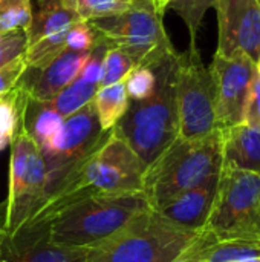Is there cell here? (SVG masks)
<instances>
[{
    "instance_id": "cell-14",
    "label": "cell",
    "mask_w": 260,
    "mask_h": 262,
    "mask_svg": "<svg viewBox=\"0 0 260 262\" xmlns=\"http://www.w3.org/2000/svg\"><path fill=\"white\" fill-rule=\"evenodd\" d=\"M218 184L219 175L210 177L199 186L178 195L156 212L172 224L199 233L208 221L218 192Z\"/></svg>"
},
{
    "instance_id": "cell-28",
    "label": "cell",
    "mask_w": 260,
    "mask_h": 262,
    "mask_svg": "<svg viewBox=\"0 0 260 262\" xmlns=\"http://www.w3.org/2000/svg\"><path fill=\"white\" fill-rule=\"evenodd\" d=\"M26 48H28V37L25 29L0 34V68L25 55Z\"/></svg>"
},
{
    "instance_id": "cell-27",
    "label": "cell",
    "mask_w": 260,
    "mask_h": 262,
    "mask_svg": "<svg viewBox=\"0 0 260 262\" xmlns=\"http://www.w3.org/2000/svg\"><path fill=\"white\" fill-rule=\"evenodd\" d=\"M127 95L132 101H139L152 95L156 84V77L152 68L135 66L124 80Z\"/></svg>"
},
{
    "instance_id": "cell-15",
    "label": "cell",
    "mask_w": 260,
    "mask_h": 262,
    "mask_svg": "<svg viewBox=\"0 0 260 262\" xmlns=\"http://www.w3.org/2000/svg\"><path fill=\"white\" fill-rule=\"evenodd\" d=\"M87 253L89 250L51 244L46 232H26L8 238L3 262H84Z\"/></svg>"
},
{
    "instance_id": "cell-20",
    "label": "cell",
    "mask_w": 260,
    "mask_h": 262,
    "mask_svg": "<svg viewBox=\"0 0 260 262\" xmlns=\"http://www.w3.org/2000/svg\"><path fill=\"white\" fill-rule=\"evenodd\" d=\"M100 86L87 83L81 78L74 80L69 86H66L63 91H60L52 100H49V104L63 117L67 118L72 114L83 109L86 104H89Z\"/></svg>"
},
{
    "instance_id": "cell-17",
    "label": "cell",
    "mask_w": 260,
    "mask_h": 262,
    "mask_svg": "<svg viewBox=\"0 0 260 262\" xmlns=\"http://www.w3.org/2000/svg\"><path fill=\"white\" fill-rule=\"evenodd\" d=\"M78 21H81L80 15L66 0H38V8L32 12L31 25L26 29L28 46L41 38L67 32Z\"/></svg>"
},
{
    "instance_id": "cell-12",
    "label": "cell",
    "mask_w": 260,
    "mask_h": 262,
    "mask_svg": "<svg viewBox=\"0 0 260 262\" xmlns=\"http://www.w3.org/2000/svg\"><path fill=\"white\" fill-rule=\"evenodd\" d=\"M256 63L245 54L222 57L215 54L210 64L216 88V123L224 130L242 123L248 86Z\"/></svg>"
},
{
    "instance_id": "cell-10",
    "label": "cell",
    "mask_w": 260,
    "mask_h": 262,
    "mask_svg": "<svg viewBox=\"0 0 260 262\" xmlns=\"http://www.w3.org/2000/svg\"><path fill=\"white\" fill-rule=\"evenodd\" d=\"M109 132L101 130L92 101L78 112L64 118L58 132L48 143L40 146L46 166L43 203L64 183L72 170L97 149Z\"/></svg>"
},
{
    "instance_id": "cell-13",
    "label": "cell",
    "mask_w": 260,
    "mask_h": 262,
    "mask_svg": "<svg viewBox=\"0 0 260 262\" xmlns=\"http://www.w3.org/2000/svg\"><path fill=\"white\" fill-rule=\"evenodd\" d=\"M89 51L64 49L54 61H51L41 71L26 68L17 84L28 94L29 98L38 101H49L60 91H63L74 80H77Z\"/></svg>"
},
{
    "instance_id": "cell-4",
    "label": "cell",
    "mask_w": 260,
    "mask_h": 262,
    "mask_svg": "<svg viewBox=\"0 0 260 262\" xmlns=\"http://www.w3.org/2000/svg\"><path fill=\"white\" fill-rule=\"evenodd\" d=\"M222 170V130L195 140L176 138L143 175V189L152 210L199 186Z\"/></svg>"
},
{
    "instance_id": "cell-1",
    "label": "cell",
    "mask_w": 260,
    "mask_h": 262,
    "mask_svg": "<svg viewBox=\"0 0 260 262\" xmlns=\"http://www.w3.org/2000/svg\"><path fill=\"white\" fill-rule=\"evenodd\" d=\"M146 166L129 144L112 129L80 163L64 183L37 209L20 232L43 230L48 220L63 206L93 196L141 192ZM18 232V233H20Z\"/></svg>"
},
{
    "instance_id": "cell-26",
    "label": "cell",
    "mask_w": 260,
    "mask_h": 262,
    "mask_svg": "<svg viewBox=\"0 0 260 262\" xmlns=\"http://www.w3.org/2000/svg\"><path fill=\"white\" fill-rule=\"evenodd\" d=\"M110 48H112L110 43L97 32L95 43L90 48V51H89V54H87V57H86V60H84V63H83L77 78H81V80H84L87 83L100 86V81H101V77H103L104 57H106V52Z\"/></svg>"
},
{
    "instance_id": "cell-34",
    "label": "cell",
    "mask_w": 260,
    "mask_h": 262,
    "mask_svg": "<svg viewBox=\"0 0 260 262\" xmlns=\"http://www.w3.org/2000/svg\"><path fill=\"white\" fill-rule=\"evenodd\" d=\"M153 3H155V6L158 8L159 12L166 14V11L169 9V5L172 3V0H153Z\"/></svg>"
},
{
    "instance_id": "cell-35",
    "label": "cell",
    "mask_w": 260,
    "mask_h": 262,
    "mask_svg": "<svg viewBox=\"0 0 260 262\" xmlns=\"http://www.w3.org/2000/svg\"><path fill=\"white\" fill-rule=\"evenodd\" d=\"M236 262H260V256L259 258H248V259H242V261H236Z\"/></svg>"
},
{
    "instance_id": "cell-31",
    "label": "cell",
    "mask_w": 260,
    "mask_h": 262,
    "mask_svg": "<svg viewBox=\"0 0 260 262\" xmlns=\"http://www.w3.org/2000/svg\"><path fill=\"white\" fill-rule=\"evenodd\" d=\"M26 71V60L25 55L12 60L11 63L5 64L3 68H0V97L8 94L11 89H14V86L17 84V81L20 80V77L23 75V72Z\"/></svg>"
},
{
    "instance_id": "cell-24",
    "label": "cell",
    "mask_w": 260,
    "mask_h": 262,
    "mask_svg": "<svg viewBox=\"0 0 260 262\" xmlns=\"http://www.w3.org/2000/svg\"><path fill=\"white\" fill-rule=\"evenodd\" d=\"M66 3L77 11L81 20L90 21L124 12L132 0H66Z\"/></svg>"
},
{
    "instance_id": "cell-36",
    "label": "cell",
    "mask_w": 260,
    "mask_h": 262,
    "mask_svg": "<svg viewBox=\"0 0 260 262\" xmlns=\"http://www.w3.org/2000/svg\"><path fill=\"white\" fill-rule=\"evenodd\" d=\"M256 71L260 74V54L259 57H257V61H256Z\"/></svg>"
},
{
    "instance_id": "cell-23",
    "label": "cell",
    "mask_w": 260,
    "mask_h": 262,
    "mask_svg": "<svg viewBox=\"0 0 260 262\" xmlns=\"http://www.w3.org/2000/svg\"><path fill=\"white\" fill-rule=\"evenodd\" d=\"M32 20L31 0H0V34L28 29Z\"/></svg>"
},
{
    "instance_id": "cell-7",
    "label": "cell",
    "mask_w": 260,
    "mask_h": 262,
    "mask_svg": "<svg viewBox=\"0 0 260 262\" xmlns=\"http://www.w3.org/2000/svg\"><path fill=\"white\" fill-rule=\"evenodd\" d=\"M162 18L164 14L158 11L153 0H132L124 12L89 23L112 48L127 52L136 66L153 68L178 52Z\"/></svg>"
},
{
    "instance_id": "cell-25",
    "label": "cell",
    "mask_w": 260,
    "mask_h": 262,
    "mask_svg": "<svg viewBox=\"0 0 260 262\" xmlns=\"http://www.w3.org/2000/svg\"><path fill=\"white\" fill-rule=\"evenodd\" d=\"M135 66H136L135 61L132 60V57L127 52H124L120 48H110L104 57L103 77L100 81V88L124 81L126 77L129 75V72Z\"/></svg>"
},
{
    "instance_id": "cell-2",
    "label": "cell",
    "mask_w": 260,
    "mask_h": 262,
    "mask_svg": "<svg viewBox=\"0 0 260 262\" xmlns=\"http://www.w3.org/2000/svg\"><path fill=\"white\" fill-rule=\"evenodd\" d=\"M150 210L143 192L93 195L63 206L44 224L48 241L58 247L92 250Z\"/></svg>"
},
{
    "instance_id": "cell-19",
    "label": "cell",
    "mask_w": 260,
    "mask_h": 262,
    "mask_svg": "<svg viewBox=\"0 0 260 262\" xmlns=\"http://www.w3.org/2000/svg\"><path fill=\"white\" fill-rule=\"evenodd\" d=\"M92 103L101 130L104 132L112 130L118 124V121L124 117L130 104V98L127 95L124 81L98 88Z\"/></svg>"
},
{
    "instance_id": "cell-6",
    "label": "cell",
    "mask_w": 260,
    "mask_h": 262,
    "mask_svg": "<svg viewBox=\"0 0 260 262\" xmlns=\"http://www.w3.org/2000/svg\"><path fill=\"white\" fill-rule=\"evenodd\" d=\"M204 230L218 243H241L260 249V175L222 167Z\"/></svg>"
},
{
    "instance_id": "cell-18",
    "label": "cell",
    "mask_w": 260,
    "mask_h": 262,
    "mask_svg": "<svg viewBox=\"0 0 260 262\" xmlns=\"http://www.w3.org/2000/svg\"><path fill=\"white\" fill-rule=\"evenodd\" d=\"M20 120L38 147L48 143L58 132L64 121V118L49 104V101L32 100L28 97V94L23 103Z\"/></svg>"
},
{
    "instance_id": "cell-37",
    "label": "cell",
    "mask_w": 260,
    "mask_h": 262,
    "mask_svg": "<svg viewBox=\"0 0 260 262\" xmlns=\"http://www.w3.org/2000/svg\"><path fill=\"white\" fill-rule=\"evenodd\" d=\"M0 98H2V97H0Z\"/></svg>"
},
{
    "instance_id": "cell-3",
    "label": "cell",
    "mask_w": 260,
    "mask_h": 262,
    "mask_svg": "<svg viewBox=\"0 0 260 262\" xmlns=\"http://www.w3.org/2000/svg\"><path fill=\"white\" fill-rule=\"evenodd\" d=\"M176 61L178 52L152 68L156 77L155 91L144 100H130L127 112L113 127L146 167L179 135Z\"/></svg>"
},
{
    "instance_id": "cell-22",
    "label": "cell",
    "mask_w": 260,
    "mask_h": 262,
    "mask_svg": "<svg viewBox=\"0 0 260 262\" xmlns=\"http://www.w3.org/2000/svg\"><path fill=\"white\" fill-rule=\"evenodd\" d=\"M218 0H172L169 9H173L185 23L188 34H190V46L198 48L196 38L198 32L202 26L204 15L210 8H215Z\"/></svg>"
},
{
    "instance_id": "cell-9",
    "label": "cell",
    "mask_w": 260,
    "mask_h": 262,
    "mask_svg": "<svg viewBox=\"0 0 260 262\" xmlns=\"http://www.w3.org/2000/svg\"><path fill=\"white\" fill-rule=\"evenodd\" d=\"M175 86L179 121L178 138L195 140L215 132L218 129L215 80L198 48L178 52Z\"/></svg>"
},
{
    "instance_id": "cell-11",
    "label": "cell",
    "mask_w": 260,
    "mask_h": 262,
    "mask_svg": "<svg viewBox=\"0 0 260 262\" xmlns=\"http://www.w3.org/2000/svg\"><path fill=\"white\" fill-rule=\"evenodd\" d=\"M218 49L231 57L245 54L254 63L260 54V0H218Z\"/></svg>"
},
{
    "instance_id": "cell-21",
    "label": "cell",
    "mask_w": 260,
    "mask_h": 262,
    "mask_svg": "<svg viewBox=\"0 0 260 262\" xmlns=\"http://www.w3.org/2000/svg\"><path fill=\"white\" fill-rule=\"evenodd\" d=\"M26 92L15 84L0 98V150L11 144L14 132L18 126Z\"/></svg>"
},
{
    "instance_id": "cell-5",
    "label": "cell",
    "mask_w": 260,
    "mask_h": 262,
    "mask_svg": "<svg viewBox=\"0 0 260 262\" xmlns=\"http://www.w3.org/2000/svg\"><path fill=\"white\" fill-rule=\"evenodd\" d=\"M199 233L181 229L150 209L89 250L84 262H172L187 250Z\"/></svg>"
},
{
    "instance_id": "cell-8",
    "label": "cell",
    "mask_w": 260,
    "mask_h": 262,
    "mask_svg": "<svg viewBox=\"0 0 260 262\" xmlns=\"http://www.w3.org/2000/svg\"><path fill=\"white\" fill-rule=\"evenodd\" d=\"M44 189V160L20 120L11 141L8 196L3 206V223H0L8 238L15 236L43 204Z\"/></svg>"
},
{
    "instance_id": "cell-30",
    "label": "cell",
    "mask_w": 260,
    "mask_h": 262,
    "mask_svg": "<svg viewBox=\"0 0 260 262\" xmlns=\"http://www.w3.org/2000/svg\"><path fill=\"white\" fill-rule=\"evenodd\" d=\"M242 123L260 126V74L254 69L242 114Z\"/></svg>"
},
{
    "instance_id": "cell-16",
    "label": "cell",
    "mask_w": 260,
    "mask_h": 262,
    "mask_svg": "<svg viewBox=\"0 0 260 262\" xmlns=\"http://www.w3.org/2000/svg\"><path fill=\"white\" fill-rule=\"evenodd\" d=\"M222 167L260 175V126L241 123L222 130Z\"/></svg>"
},
{
    "instance_id": "cell-33",
    "label": "cell",
    "mask_w": 260,
    "mask_h": 262,
    "mask_svg": "<svg viewBox=\"0 0 260 262\" xmlns=\"http://www.w3.org/2000/svg\"><path fill=\"white\" fill-rule=\"evenodd\" d=\"M172 262H205V261H202L201 258H198V256H193V255H188V253H182L179 258H176L175 261H172Z\"/></svg>"
},
{
    "instance_id": "cell-29",
    "label": "cell",
    "mask_w": 260,
    "mask_h": 262,
    "mask_svg": "<svg viewBox=\"0 0 260 262\" xmlns=\"http://www.w3.org/2000/svg\"><path fill=\"white\" fill-rule=\"evenodd\" d=\"M97 38V32L89 21H78L72 25L66 34V49L70 51H89Z\"/></svg>"
},
{
    "instance_id": "cell-32",
    "label": "cell",
    "mask_w": 260,
    "mask_h": 262,
    "mask_svg": "<svg viewBox=\"0 0 260 262\" xmlns=\"http://www.w3.org/2000/svg\"><path fill=\"white\" fill-rule=\"evenodd\" d=\"M6 241H8V232L0 224V262H3V250H5Z\"/></svg>"
}]
</instances>
